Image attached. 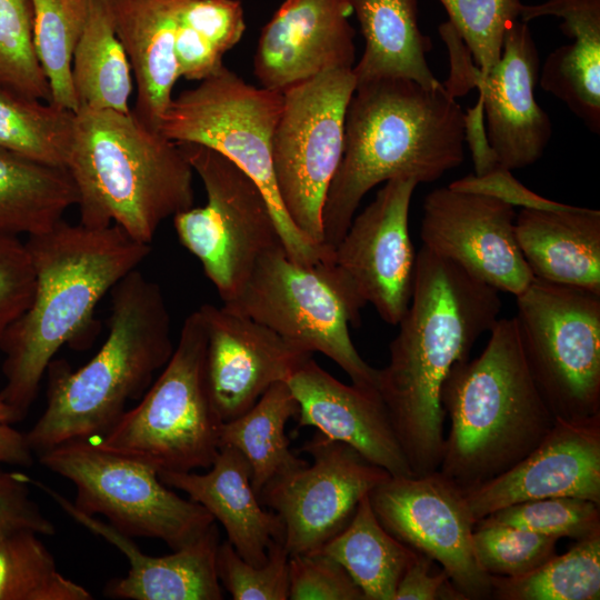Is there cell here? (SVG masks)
Masks as SVG:
<instances>
[{"label": "cell", "mask_w": 600, "mask_h": 600, "mask_svg": "<svg viewBox=\"0 0 600 600\" xmlns=\"http://www.w3.org/2000/svg\"><path fill=\"white\" fill-rule=\"evenodd\" d=\"M499 291L426 247L416 257L413 290L377 390L413 476L439 469L443 448L440 396L452 367L501 311Z\"/></svg>", "instance_id": "obj_1"}, {"label": "cell", "mask_w": 600, "mask_h": 600, "mask_svg": "<svg viewBox=\"0 0 600 600\" xmlns=\"http://www.w3.org/2000/svg\"><path fill=\"white\" fill-rule=\"evenodd\" d=\"M34 271L28 308L6 330L0 391L19 421L34 402L56 353L66 344L88 348L99 330V301L150 253V244L117 224L89 228L63 219L24 241Z\"/></svg>", "instance_id": "obj_2"}, {"label": "cell", "mask_w": 600, "mask_h": 600, "mask_svg": "<svg viewBox=\"0 0 600 600\" xmlns=\"http://www.w3.org/2000/svg\"><path fill=\"white\" fill-rule=\"evenodd\" d=\"M466 113L443 83L426 88L404 78L356 87L349 101L343 150L322 208V247L332 250L362 198L398 178L438 180L464 160Z\"/></svg>", "instance_id": "obj_3"}, {"label": "cell", "mask_w": 600, "mask_h": 600, "mask_svg": "<svg viewBox=\"0 0 600 600\" xmlns=\"http://www.w3.org/2000/svg\"><path fill=\"white\" fill-rule=\"evenodd\" d=\"M108 334L98 352L72 370L64 360L47 368V403L26 433L34 454L59 444L103 436L141 398L174 344L160 286L138 268L110 291Z\"/></svg>", "instance_id": "obj_4"}, {"label": "cell", "mask_w": 600, "mask_h": 600, "mask_svg": "<svg viewBox=\"0 0 600 600\" xmlns=\"http://www.w3.org/2000/svg\"><path fill=\"white\" fill-rule=\"evenodd\" d=\"M481 354L457 362L440 401L450 427L438 471L463 493L526 458L556 417L527 364L513 318H499Z\"/></svg>", "instance_id": "obj_5"}, {"label": "cell", "mask_w": 600, "mask_h": 600, "mask_svg": "<svg viewBox=\"0 0 600 600\" xmlns=\"http://www.w3.org/2000/svg\"><path fill=\"white\" fill-rule=\"evenodd\" d=\"M67 169L80 222L117 224L150 244L160 224L193 207V169L179 144L133 116L79 109Z\"/></svg>", "instance_id": "obj_6"}, {"label": "cell", "mask_w": 600, "mask_h": 600, "mask_svg": "<svg viewBox=\"0 0 600 600\" xmlns=\"http://www.w3.org/2000/svg\"><path fill=\"white\" fill-rule=\"evenodd\" d=\"M206 347L197 309L184 319L169 361L140 402L91 441L158 472L209 469L220 449L223 421L209 393Z\"/></svg>", "instance_id": "obj_7"}, {"label": "cell", "mask_w": 600, "mask_h": 600, "mask_svg": "<svg viewBox=\"0 0 600 600\" xmlns=\"http://www.w3.org/2000/svg\"><path fill=\"white\" fill-rule=\"evenodd\" d=\"M282 103V92L247 83L223 66L172 98L160 132L174 142L208 147L246 172L267 197L289 257L312 266L328 250L310 241L288 218L273 174L271 141Z\"/></svg>", "instance_id": "obj_8"}, {"label": "cell", "mask_w": 600, "mask_h": 600, "mask_svg": "<svg viewBox=\"0 0 600 600\" xmlns=\"http://www.w3.org/2000/svg\"><path fill=\"white\" fill-rule=\"evenodd\" d=\"M516 299L521 348L554 417L600 414V293L533 278Z\"/></svg>", "instance_id": "obj_9"}, {"label": "cell", "mask_w": 600, "mask_h": 600, "mask_svg": "<svg viewBox=\"0 0 600 600\" xmlns=\"http://www.w3.org/2000/svg\"><path fill=\"white\" fill-rule=\"evenodd\" d=\"M40 463L76 488L74 507L131 537L157 538L172 551L202 536L213 517L169 489L152 467L103 450L91 440L70 441L38 454Z\"/></svg>", "instance_id": "obj_10"}, {"label": "cell", "mask_w": 600, "mask_h": 600, "mask_svg": "<svg viewBox=\"0 0 600 600\" xmlns=\"http://www.w3.org/2000/svg\"><path fill=\"white\" fill-rule=\"evenodd\" d=\"M177 143L201 179L207 202L173 216V226L224 303L259 259L282 244L279 228L267 197L237 164L208 147Z\"/></svg>", "instance_id": "obj_11"}, {"label": "cell", "mask_w": 600, "mask_h": 600, "mask_svg": "<svg viewBox=\"0 0 600 600\" xmlns=\"http://www.w3.org/2000/svg\"><path fill=\"white\" fill-rule=\"evenodd\" d=\"M357 81L334 69L282 92L271 141L272 168L282 208L313 243L323 242L322 208L343 150L344 119Z\"/></svg>", "instance_id": "obj_12"}, {"label": "cell", "mask_w": 600, "mask_h": 600, "mask_svg": "<svg viewBox=\"0 0 600 600\" xmlns=\"http://www.w3.org/2000/svg\"><path fill=\"white\" fill-rule=\"evenodd\" d=\"M226 308L278 333L297 348L334 361L353 384L377 390L378 369L357 351L351 314L319 266L296 262L283 244L262 256Z\"/></svg>", "instance_id": "obj_13"}, {"label": "cell", "mask_w": 600, "mask_h": 600, "mask_svg": "<svg viewBox=\"0 0 600 600\" xmlns=\"http://www.w3.org/2000/svg\"><path fill=\"white\" fill-rule=\"evenodd\" d=\"M418 184L412 178L386 181L353 217L339 243L317 262L346 303L353 326H359L360 310L368 303L392 326L409 307L417 257L409 209Z\"/></svg>", "instance_id": "obj_14"}, {"label": "cell", "mask_w": 600, "mask_h": 600, "mask_svg": "<svg viewBox=\"0 0 600 600\" xmlns=\"http://www.w3.org/2000/svg\"><path fill=\"white\" fill-rule=\"evenodd\" d=\"M302 450L312 462L272 479L259 493L261 504L283 522L289 556L318 551L346 528L360 500L391 476L320 431Z\"/></svg>", "instance_id": "obj_15"}, {"label": "cell", "mask_w": 600, "mask_h": 600, "mask_svg": "<svg viewBox=\"0 0 600 600\" xmlns=\"http://www.w3.org/2000/svg\"><path fill=\"white\" fill-rule=\"evenodd\" d=\"M382 527L413 551L441 566L467 600L489 599L491 578L472 548L476 520L463 492L438 470L390 476L369 492Z\"/></svg>", "instance_id": "obj_16"}, {"label": "cell", "mask_w": 600, "mask_h": 600, "mask_svg": "<svg viewBox=\"0 0 600 600\" xmlns=\"http://www.w3.org/2000/svg\"><path fill=\"white\" fill-rule=\"evenodd\" d=\"M516 214L514 207L500 199L438 188L423 202L422 246L516 297L534 278L517 243Z\"/></svg>", "instance_id": "obj_17"}, {"label": "cell", "mask_w": 600, "mask_h": 600, "mask_svg": "<svg viewBox=\"0 0 600 600\" xmlns=\"http://www.w3.org/2000/svg\"><path fill=\"white\" fill-rule=\"evenodd\" d=\"M206 333V373L213 407L223 422L251 409L273 384L287 382L312 357L268 327L224 306L199 309Z\"/></svg>", "instance_id": "obj_18"}, {"label": "cell", "mask_w": 600, "mask_h": 600, "mask_svg": "<svg viewBox=\"0 0 600 600\" xmlns=\"http://www.w3.org/2000/svg\"><path fill=\"white\" fill-rule=\"evenodd\" d=\"M476 522L524 501L574 497L600 504V414L556 418L542 441L519 463L464 492Z\"/></svg>", "instance_id": "obj_19"}, {"label": "cell", "mask_w": 600, "mask_h": 600, "mask_svg": "<svg viewBox=\"0 0 600 600\" xmlns=\"http://www.w3.org/2000/svg\"><path fill=\"white\" fill-rule=\"evenodd\" d=\"M347 0H284L262 28L253 57L260 87L283 92L334 69L354 66Z\"/></svg>", "instance_id": "obj_20"}, {"label": "cell", "mask_w": 600, "mask_h": 600, "mask_svg": "<svg viewBox=\"0 0 600 600\" xmlns=\"http://www.w3.org/2000/svg\"><path fill=\"white\" fill-rule=\"evenodd\" d=\"M539 67L530 28L519 19L506 32L499 62L486 77L476 78L488 144L508 170L537 162L551 139V120L534 97Z\"/></svg>", "instance_id": "obj_21"}, {"label": "cell", "mask_w": 600, "mask_h": 600, "mask_svg": "<svg viewBox=\"0 0 600 600\" xmlns=\"http://www.w3.org/2000/svg\"><path fill=\"white\" fill-rule=\"evenodd\" d=\"M287 383L299 406V428L314 427L349 444L391 476H413L378 390L340 382L312 357Z\"/></svg>", "instance_id": "obj_22"}, {"label": "cell", "mask_w": 600, "mask_h": 600, "mask_svg": "<svg viewBox=\"0 0 600 600\" xmlns=\"http://www.w3.org/2000/svg\"><path fill=\"white\" fill-rule=\"evenodd\" d=\"M70 518L107 540L126 557L128 573L109 581L106 594L126 600H221L223 598L217 573L219 530L214 523L198 539L162 557L146 554L133 541L107 521L76 509L72 501L31 479Z\"/></svg>", "instance_id": "obj_23"}, {"label": "cell", "mask_w": 600, "mask_h": 600, "mask_svg": "<svg viewBox=\"0 0 600 600\" xmlns=\"http://www.w3.org/2000/svg\"><path fill=\"white\" fill-rule=\"evenodd\" d=\"M169 488L183 491L201 504L226 530L228 541L248 563L260 567L273 541L283 542L280 517L261 504L251 483V469L237 449L223 446L204 473L158 472Z\"/></svg>", "instance_id": "obj_24"}, {"label": "cell", "mask_w": 600, "mask_h": 600, "mask_svg": "<svg viewBox=\"0 0 600 600\" xmlns=\"http://www.w3.org/2000/svg\"><path fill=\"white\" fill-rule=\"evenodd\" d=\"M190 0H111L116 33L137 82L133 116L160 131L178 80L176 38L182 10Z\"/></svg>", "instance_id": "obj_25"}, {"label": "cell", "mask_w": 600, "mask_h": 600, "mask_svg": "<svg viewBox=\"0 0 600 600\" xmlns=\"http://www.w3.org/2000/svg\"><path fill=\"white\" fill-rule=\"evenodd\" d=\"M514 233L534 278L600 293L599 210L522 208Z\"/></svg>", "instance_id": "obj_26"}, {"label": "cell", "mask_w": 600, "mask_h": 600, "mask_svg": "<svg viewBox=\"0 0 600 600\" xmlns=\"http://www.w3.org/2000/svg\"><path fill=\"white\" fill-rule=\"evenodd\" d=\"M347 2L366 41L363 53L352 68L357 86L382 78L410 79L430 89L442 84L427 62L431 40L420 30L418 0Z\"/></svg>", "instance_id": "obj_27"}, {"label": "cell", "mask_w": 600, "mask_h": 600, "mask_svg": "<svg viewBox=\"0 0 600 600\" xmlns=\"http://www.w3.org/2000/svg\"><path fill=\"white\" fill-rule=\"evenodd\" d=\"M78 203L67 168L0 148V232L34 236L52 229Z\"/></svg>", "instance_id": "obj_28"}, {"label": "cell", "mask_w": 600, "mask_h": 600, "mask_svg": "<svg viewBox=\"0 0 600 600\" xmlns=\"http://www.w3.org/2000/svg\"><path fill=\"white\" fill-rule=\"evenodd\" d=\"M131 66L113 24L111 0H89L72 57L79 109L131 112Z\"/></svg>", "instance_id": "obj_29"}, {"label": "cell", "mask_w": 600, "mask_h": 600, "mask_svg": "<svg viewBox=\"0 0 600 600\" xmlns=\"http://www.w3.org/2000/svg\"><path fill=\"white\" fill-rule=\"evenodd\" d=\"M298 412V402L283 381L270 387L247 412L221 426L220 447H232L247 459L258 497L272 479L308 464L292 453L284 432Z\"/></svg>", "instance_id": "obj_30"}, {"label": "cell", "mask_w": 600, "mask_h": 600, "mask_svg": "<svg viewBox=\"0 0 600 600\" xmlns=\"http://www.w3.org/2000/svg\"><path fill=\"white\" fill-rule=\"evenodd\" d=\"M318 551L347 570L366 600H393L402 574L417 556L382 527L369 493L360 500L346 528Z\"/></svg>", "instance_id": "obj_31"}, {"label": "cell", "mask_w": 600, "mask_h": 600, "mask_svg": "<svg viewBox=\"0 0 600 600\" xmlns=\"http://www.w3.org/2000/svg\"><path fill=\"white\" fill-rule=\"evenodd\" d=\"M76 112L19 94L0 84V148L67 168Z\"/></svg>", "instance_id": "obj_32"}, {"label": "cell", "mask_w": 600, "mask_h": 600, "mask_svg": "<svg viewBox=\"0 0 600 600\" xmlns=\"http://www.w3.org/2000/svg\"><path fill=\"white\" fill-rule=\"evenodd\" d=\"M246 31L240 0H190L181 12L176 38L178 76L201 81L224 64L223 56Z\"/></svg>", "instance_id": "obj_33"}, {"label": "cell", "mask_w": 600, "mask_h": 600, "mask_svg": "<svg viewBox=\"0 0 600 600\" xmlns=\"http://www.w3.org/2000/svg\"><path fill=\"white\" fill-rule=\"evenodd\" d=\"M498 600H598L600 598V532L577 540L533 571L517 578L490 576Z\"/></svg>", "instance_id": "obj_34"}, {"label": "cell", "mask_w": 600, "mask_h": 600, "mask_svg": "<svg viewBox=\"0 0 600 600\" xmlns=\"http://www.w3.org/2000/svg\"><path fill=\"white\" fill-rule=\"evenodd\" d=\"M32 530L0 534V600H91L81 584L64 577Z\"/></svg>", "instance_id": "obj_35"}, {"label": "cell", "mask_w": 600, "mask_h": 600, "mask_svg": "<svg viewBox=\"0 0 600 600\" xmlns=\"http://www.w3.org/2000/svg\"><path fill=\"white\" fill-rule=\"evenodd\" d=\"M540 86L599 133L600 41L573 40L552 51L543 63Z\"/></svg>", "instance_id": "obj_36"}, {"label": "cell", "mask_w": 600, "mask_h": 600, "mask_svg": "<svg viewBox=\"0 0 600 600\" xmlns=\"http://www.w3.org/2000/svg\"><path fill=\"white\" fill-rule=\"evenodd\" d=\"M449 23L486 77L501 58L507 30L520 19L521 0H439Z\"/></svg>", "instance_id": "obj_37"}, {"label": "cell", "mask_w": 600, "mask_h": 600, "mask_svg": "<svg viewBox=\"0 0 600 600\" xmlns=\"http://www.w3.org/2000/svg\"><path fill=\"white\" fill-rule=\"evenodd\" d=\"M31 0H0V84L50 101L46 76L33 48Z\"/></svg>", "instance_id": "obj_38"}, {"label": "cell", "mask_w": 600, "mask_h": 600, "mask_svg": "<svg viewBox=\"0 0 600 600\" xmlns=\"http://www.w3.org/2000/svg\"><path fill=\"white\" fill-rule=\"evenodd\" d=\"M33 48L50 90V103L73 112L78 101L72 82V57L78 40L60 0H31Z\"/></svg>", "instance_id": "obj_39"}, {"label": "cell", "mask_w": 600, "mask_h": 600, "mask_svg": "<svg viewBox=\"0 0 600 600\" xmlns=\"http://www.w3.org/2000/svg\"><path fill=\"white\" fill-rule=\"evenodd\" d=\"M559 539L508 524L478 520L472 548L478 566L489 576H524L556 554Z\"/></svg>", "instance_id": "obj_40"}, {"label": "cell", "mask_w": 600, "mask_h": 600, "mask_svg": "<svg viewBox=\"0 0 600 600\" xmlns=\"http://www.w3.org/2000/svg\"><path fill=\"white\" fill-rule=\"evenodd\" d=\"M482 519L557 539L580 540L600 532V504L581 498L553 497L519 502Z\"/></svg>", "instance_id": "obj_41"}, {"label": "cell", "mask_w": 600, "mask_h": 600, "mask_svg": "<svg viewBox=\"0 0 600 600\" xmlns=\"http://www.w3.org/2000/svg\"><path fill=\"white\" fill-rule=\"evenodd\" d=\"M217 573L234 600H287L289 597V553L283 542L273 541L268 559L260 567L244 561L227 540L217 550Z\"/></svg>", "instance_id": "obj_42"}, {"label": "cell", "mask_w": 600, "mask_h": 600, "mask_svg": "<svg viewBox=\"0 0 600 600\" xmlns=\"http://www.w3.org/2000/svg\"><path fill=\"white\" fill-rule=\"evenodd\" d=\"M290 600H366L347 570L320 552L289 556Z\"/></svg>", "instance_id": "obj_43"}, {"label": "cell", "mask_w": 600, "mask_h": 600, "mask_svg": "<svg viewBox=\"0 0 600 600\" xmlns=\"http://www.w3.org/2000/svg\"><path fill=\"white\" fill-rule=\"evenodd\" d=\"M30 254L18 236L0 232V341L28 308L34 291Z\"/></svg>", "instance_id": "obj_44"}, {"label": "cell", "mask_w": 600, "mask_h": 600, "mask_svg": "<svg viewBox=\"0 0 600 600\" xmlns=\"http://www.w3.org/2000/svg\"><path fill=\"white\" fill-rule=\"evenodd\" d=\"M31 478L0 467V534L17 530H32L41 536L56 532L53 523L31 499Z\"/></svg>", "instance_id": "obj_45"}, {"label": "cell", "mask_w": 600, "mask_h": 600, "mask_svg": "<svg viewBox=\"0 0 600 600\" xmlns=\"http://www.w3.org/2000/svg\"><path fill=\"white\" fill-rule=\"evenodd\" d=\"M449 187L460 191L490 196L512 207L520 206L522 208L553 210L567 206L546 199L529 190L511 174V170L500 164H497L482 174H470L456 180Z\"/></svg>", "instance_id": "obj_46"}, {"label": "cell", "mask_w": 600, "mask_h": 600, "mask_svg": "<svg viewBox=\"0 0 600 600\" xmlns=\"http://www.w3.org/2000/svg\"><path fill=\"white\" fill-rule=\"evenodd\" d=\"M561 18V31L573 40L600 41V0H547L539 4H523L520 20Z\"/></svg>", "instance_id": "obj_47"}, {"label": "cell", "mask_w": 600, "mask_h": 600, "mask_svg": "<svg viewBox=\"0 0 600 600\" xmlns=\"http://www.w3.org/2000/svg\"><path fill=\"white\" fill-rule=\"evenodd\" d=\"M433 563L417 552L398 583L393 600H467L443 569L432 572Z\"/></svg>", "instance_id": "obj_48"}, {"label": "cell", "mask_w": 600, "mask_h": 600, "mask_svg": "<svg viewBox=\"0 0 600 600\" xmlns=\"http://www.w3.org/2000/svg\"><path fill=\"white\" fill-rule=\"evenodd\" d=\"M18 421L17 413L0 394V467L2 464L17 467L33 464L34 453L26 433L13 427Z\"/></svg>", "instance_id": "obj_49"}, {"label": "cell", "mask_w": 600, "mask_h": 600, "mask_svg": "<svg viewBox=\"0 0 600 600\" xmlns=\"http://www.w3.org/2000/svg\"><path fill=\"white\" fill-rule=\"evenodd\" d=\"M66 14L74 30V32L80 34L89 0H60Z\"/></svg>", "instance_id": "obj_50"}]
</instances>
